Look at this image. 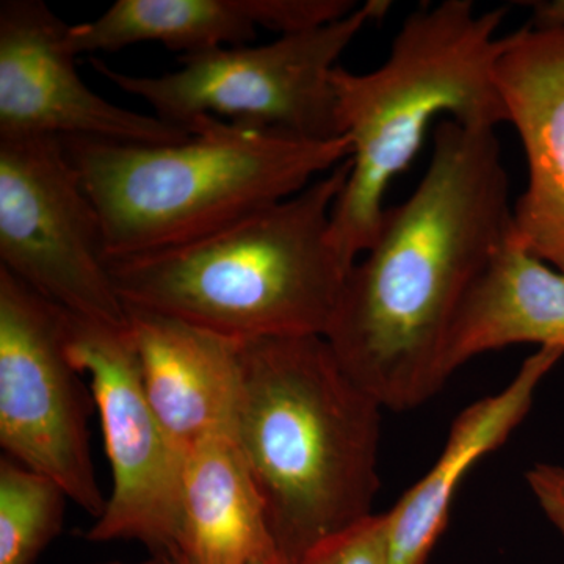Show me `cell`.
I'll return each mask as SVG.
<instances>
[{
	"instance_id": "cell-1",
	"label": "cell",
	"mask_w": 564,
	"mask_h": 564,
	"mask_svg": "<svg viewBox=\"0 0 564 564\" xmlns=\"http://www.w3.org/2000/svg\"><path fill=\"white\" fill-rule=\"evenodd\" d=\"M497 129L437 122L426 172L386 207L377 239L345 278L325 334L348 377L383 408L408 411L451 378L456 318L513 236Z\"/></svg>"
},
{
	"instance_id": "cell-2",
	"label": "cell",
	"mask_w": 564,
	"mask_h": 564,
	"mask_svg": "<svg viewBox=\"0 0 564 564\" xmlns=\"http://www.w3.org/2000/svg\"><path fill=\"white\" fill-rule=\"evenodd\" d=\"M381 410L325 337L243 340L234 436L289 564L373 514Z\"/></svg>"
},
{
	"instance_id": "cell-3",
	"label": "cell",
	"mask_w": 564,
	"mask_h": 564,
	"mask_svg": "<svg viewBox=\"0 0 564 564\" xmlns=\"http://www.w3.org/2000/svg\"><path fill=\"white\" fill-rule=\"evenodd\" d=\"M348 172L347 159L291 198L210 236L109 261L122 303L242 343L325 337L350 270L332 236Z\"/></svg>"
},
{
	"instance_id": "cell-4",
	"label": "cell",
	"mask_w": 564,
	"mask_h": 564,
	"mask_svg": "<svg viewBox=\"0 0 564 564\" xmlns=\"http://www.w3.org/2000/svg\"><path fill=\"white\" fill-rule=\"evenodd\" d=\"M165 144L62 139L101 217L109 261L195 242L291 198L351 154L347 137L300 139L202 118Z\"/></svg>"
},
{
	"instance_id": "cell-5",
	"label": "cell",
	"mask_w": 564,
	"mask_h": 564,
	"mask_svg": "<svg viewBox=\"0 0 564 564\" xmlns=\"http://www.w3.org/2000/svg\"><path fill=\"white\" fill-rule=\"evenodd\" d=\"M505 14L470 0L422 7L404 20L383 65L334 70L337 121L351 154L332 236L348 267L372 247L389 185L414 161L434 120L492 129L508 122L496 74Z\"/></svg>"
},
{
	"instance_id": "cell-6",
	"label": "cell",
	"mask_w": 564,
	"mask_h": 564,
	"mask_svg": "<svg viewBox=\"0 0 564 564\" xmlns=\"http://www.w3.org/2000/svg\"><path fill=\"white\" fill-rule=\"evenodd\" d=\"M391 2L369 0L343 18L265 44L182 55L163 76H131L90 58L93 69L188 131L202 118L247 122L300 139H340L334 70L340 55Z\"/></svg>"
},
{
	"instance_id": "cell-7",
	"label": "cell",
	"mask_w": 564,
	"mask_h": 564,
	"mask_svg": "<svg viewBox=\"0 0 564 564\" xmlns=\"http://www.w3.org/2000/svg\"><path fill=\"white\" fill-rule=\"evenodd\" d=\"M0 267L80 321L129 328L101 217L58 137L0 139Z\"/></svg>"
},
{
	"instance_id": "cell-8",
	"label": "cell",
	"mask_w": 564,
	"mask_h": 564,
	"mask_svg": "<svg viewBox=\"0 0 564 564\" xmlns=\"http://www.w3.org/2000/svg\"><path fill=\"white\" fill-rule=\"evenodd\" d=\"M74 315L0 267V445L98 519L106 508L88 422L90 388L70 361Z\"/></svg>"
},
{
	"instance_id": "cell-9",
	"label": "cell",
	"mask_w": 564,
	"mask_h": 564,
	"mask_svg": "<svg viewBox=\"0 0 564 564\" xmlns=\"http://www.w3.org/2000/svg\"><path fill=\"white\" fill-rule=\"evenodd\" d=\"M69 356L90 380L113 477L87 540L137 541L166 555L180 529L184 451L148 402L131 333L74 317Z\"/></svg>"
},
{
	"instance_id": "cell-10",
	"label": "cell",
	"mask_w": 564,
	"mask_h": 564,
	"mask_svg": "<svg viewBox=\"0 0 564 564\" xmlns=\"http://www.w3.org/2000/svg\"><path fill=\"white\" fill-rule=\"evenodd\" d=\"M69 25L41 0L0 2V139L58 137L165 144L191 131L122 109L77 73Z\"/></svg>"
},
{
	"instance_id": "cell-11",
	"label": "cell",
	"mask_w": 564,
	"mask_h": 564,
	"mask_svg": "<svg viewBox=\"0 0 564 564\" xmlns=\"http://www.w3.org/2000/svg\"><path fill=\"white\" fill-rule=\"evenodd\" d=\"M496 74L529 173L513 204L516 239L564 276V31L507 35Z\"/></svg>"
},
{
	"instance_id": "cell-12",
	"label": "cell",
	"mask_w": 564,
	"mask_h": 564,
	"mask_svg": "<svg viewBox=\"0 0 564 564\" xmlns=\"http://www.w3.org/2000/svg\"><path fill=\"white\" fill-rule=\"evenodd\" d=\"M128 310L141 384L182 451L236 433L242 399V340L140 307Z\"/></svg>"
},
{
	"instance_id": "cell-13",
	"label": "cell",
	"mask_w": 564,
	"mask_h": 564,
	"mask_svg": "<svg viewBox=\"0 0 564 564\" xmlns=\"http://www.w3.org/2000/svg\"><path fill=\"white\" fill-rule=\"evenodd\" d=\"M352 0H117L90 22L69 25L76 55L155 41L182 55L243 46L259 29L291 35L348 17Z\"/></svg>"
},
{
	"instance_id": "cell-14",
	"label": "cell",
	"mask_w": 564,
	"mask_h": 564,
	"mask_svg": "<svg viewBox=\"0 0 564 564\" xmlns=\"http://www.w3.org/2000/svg\"><path fill=\"white\" fill-rule=\"evenodd\" d=\"M563 356L562 348H538L507 388L470 404L456 417L432 469L384 514L389 564L426 563L447 525L464 475L507 443L529 414L538 388Z\"/></svg>"
},
{
	"instance_id": "cell-15",
	"label": "cell",
	"mask_w": 564,
	"mask_h": 564,
	"mask_svg": "<svg viewBox=\"0 0 564 564\" xmlns=\"http://www.w3.org/2000/svg\"><path fill=\"white\" fill-rule=\"evenodd\" d=\"M273 554L280 552L265 507L234 433L188 447L176 543L163 556L180 564H252Z\"/></svg>"
},
{
	"instance_id": "cell-16",
	"label": "cell",
	"mask_w": 564,
	"mask_h": 564,
	"mask_svg": "<svg viewBox=\"0 0 564 564\" xmlns=\"http://www.w3.org/2000/svg\"><path fill=\"white\" fill-rule=\"evenodd\" d=\"M516 344L564 350V276L530 254L513 229L459 311L447 345L448 372Z\"/></svg>"
},
{
	"instance_id": "cell-17",
	"label": "cell",
	"mask_w": 564,
	"mask_h": 564,
	"mask_svg": "<svg viewBox=\"0 0 564 564\" xmlns=\"http://www.w3.org/2000/svg\"><path fill=\"white\" fill-rule=\"evenodd\" d=\"M68 494L47 475L0 462V564H35L58 536Z\"/></svg>"
},
{
	"instance_id": "cell-18",
	"label": "cell",
	"mask_w": 564,
	"mask_h": 564,
	"mask_svg": "<svg viewBox=\"0 0 564 564\" xmlns=\"http://www.w3.org/2000/svg\"><path fill=\"white\" fill-rule=\"evenodd\" d=\"M302 564H389L384 514H370L315 545Z\"/></svg>"
},
{
	"instance_id": "cell-19",
	"label": "cell",
	"mask_w": 564,
	"mask_h": 564,
	"mask_svg": "<svg viewBox=\"0 0 564 564\" xmlns=\"http://www.w3.org/2000/svg\"><path fill=\"white\" fill-rule=\"evenodd\" d=\"M530 489H532L541 510L549 521L556 527L564 536V469L554 464H536L527 474Z\"/></svg>"
},
{
	"instance_id": "cell-20",
	"label": "cell",
	"mask_w": 564,
	"mask_h": 564,
	"mask_svg": "<svg viewBox=\"0 0 564 564\" xmlns=\"http://www.w3.org/2000/svg\"><path fill=\"white\" fill-rule=\"evenodd\" d=\"M532 21L529 25L543 31H564V0L532 3Z\"/></svg>"
},
{
	"instance_id": "cell-21",
	"label": "cell",
	"mask_w": 564,
	"mask_h": 564,
	"mask_svg": "<svg viewBox=\"0 0 564 564\" xmlns=\"http://www.w3.org/2000/svg\"><path fill=\"white\" fill-rule=\"evenodd\" d=\"M165 558H166V556H165ZM166 560H169L170 564H180V563L173 562V560H170V558H166ZM252 564H289V563L285 562V560L282 558V556L280 554H273L270 556H265V558L258 560V562H254Z\"/></svg>"
},
{
	"instance_id": "cell-22",
	"label": "cell",
	"mask_w": 564,
	"mask_h": 564,
	"mask_svg": "<svg viewBox=\"0 0 564 564\" xmlns=\"http://www.w3.org/2000/svg\"><path fill=\"white\" fill-rule=\"evenodd\" d=\"M101 564H170L169 560L163 555H152L151 558L143 560V562L139 563H122V562H110V563H101Z\"/></svg>"
}]
</instances>
